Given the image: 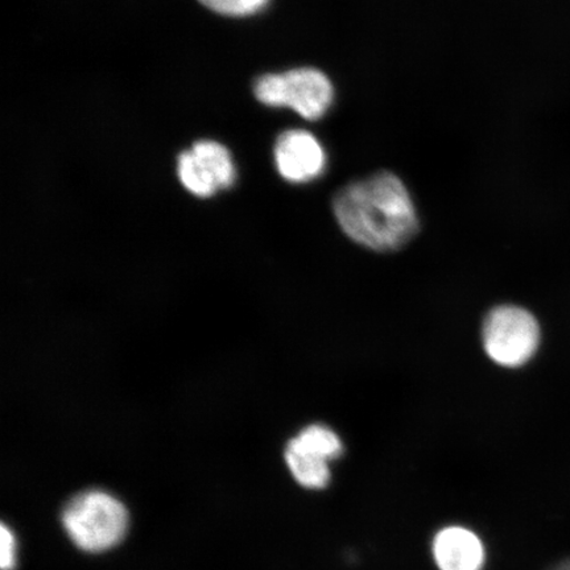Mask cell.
<instances>
[{
  "label": "cell",
  "mask_w": 570,
  "mask_h": 570,
  "mask_svg": "<svg viewBox=\"0 0 570 570\" xmlns=\"http://www.w3.org/2000/svg\"><path fill=\"white\" fill-rule=\"evenodd\" d=\"M255 97L263 105L288 107L306 120L325 116L334 101V88L324 71L298 68L285 73L265 75L255 82Z\"/></svg>",
  "instance_id": "277c9868"
},
{
  "label": "cell",
  "mask_w": 570,
  "mask_h": 570,
  "mask_svg": "<svg viewBox=\"0 0 570 570\" xmlns=\"http://www.w3.org/2000/svg\"><path fill=\"white\" fill-rule=\"evenodd\" d=\"M61 522L78 550L104 553L122 543L130 527V517L116 495L101 489H90L69 499L62 510Z\"/></svg>",
  "instance_id": "7a4b0ae2"
},
{
  "label": "cell",
  "mask_w": 570,
  "mask_h": 570,
  "mask_svg": "<svg viewBox=\"0 0 570 570\" xmlns=\"http://www.w3.org/2000/svg\"><path fill=\"white\" fill-rule=\"evenodd\" d=\"M275 163L284 180L305 184L325 173L326 153L309 131L288 130L276 140Z\"/></svg>",
  "instance_id": "8992f818"
},
{
  "label": "cell",
  "mask_w": 570,
  "mask_h": 570,
  "mask_svg": "<svg viewBox=\"0 0 570 570\" xmlns=\"http://www.w3.org/2000/svg\"><path fill=\"white\" fill-rule=\"evenodd\" d=\"M554 570H570V561L566 562V564H562L558 569H554Z\"/></svg>",
  "instance_id": "8fae6325"
},
{
  "label": "cell",
  "mask_w": 570,
  "mask_h": 570,
  "mask_svg": "<svg viewBox=\"0 0 570 570\" xmlns=\"http://www.w3.org/2000/svg\"><path fill=\"white\" fill-rule=\"evenodd\" d=\"M284 458L291 474L303 488L320 490L330 484L331 461L302 444L296 438L288 441Z\"/></svg>",
  "instance_id": "ba28073f"
},
{
  "label": "cell",
  "mask_w": 570,
  "mask_h": 570,
  "mask_svg": "<svg viewBox=\"0 0 570 570\" xmlns=\"http://www.w3.org/2000/svg\"><path fill=\"white\" fill-rule=\"evenodd\" d=\"M209 10L226 17H248L266 9L269 0H199Z\"/></svg>",
  "instance_id": "9c48e42d"
},
{
  "label": "cell",
  "mask_w": 570,
  "mask_h": 570,
  "mask_svg": "<svg viewBox=\"0 0 570 570\" xmlns=\"http://www.w3.org/2000/svg\"><path fill=\"white\" fill-rule=\"evenodd\" d=\"M433 554L440 570H481L484 564L481 540L462 527L441 530L433 541Z\"/></svg>",
  "instance_id": "52a82bcc"
},
{
  "label": "cell",
  "mask_w": 570,
  "mask_h": 570,
  "mask_svg": "<svg viewBox=\"0 0 570 570\" xmlns=\"http://www.w3.org/2000/svg\"><path fill=\"white\" fill-rule=\"evenodd\" d=\"M333 213L348 238L376 253L396 252L419 232L410 191L390 173L346 185L333 198Z\"/></svg>",
  "instance_id": "6da1fadb"
},
{
  "label": "cell",
  "mask_w": 570,
  "mask_h": 570,
  "mask_svg": "<svg viewBox=\"0 0 570 570\" xmlns=\"http://www.w3.org/2000/svg\"><path fill=\"white\" fill-rule=\"evenodd\" d=\"M177 174L184 188L202 198L230 188L235 181L229 149L212 140L198 141L189 151L183 153L177 161Z\"/></svg>",
  "instance_id": "5b68a950"
},
{
  "label": "cell",
  "mask_w": 570,
  "mask_h": 570,
  "mask_svg": "<svg viewBox=\"0 0 570 570\" xmlns=\"http://www.w3.org/2000/svg\"><path fill=\"white\" fill-rule=\"evenodd\" d=\"M540 340L537 317L522 306H495L483 321V348L498 366L518 368L527 365L538 353Z\"/></svg>",
  "instance_id": "3957f363"
},
{
  "label": "cell",
  "mask_w": 570,
  "mask_h": 570,
  "mask_svg": "<svg viewBox=\"0 0 570 570\" xmlns=\"http://www.w3.org/2000/svg\"><path fill=\"white\" fill-rule=\"evenodd\" d=\"M18 564V540L9 525L0 529V567L2 570H16Z\"/></svg>",
  "instance_id": "30bf717a"
}]
</instances>
